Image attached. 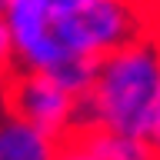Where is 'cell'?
<instances>
[{"instance_id": "obj_1", "label": "cell", "mask_w": 160, "mask_h": 160, "mask_svg": "<svg viewBox=\"0 0 160 160\" xmlns=\"http://www.w3.org/2000/svg\"><path fill=\"white\" fill-rule=\"evenodd\" d=\"M157 97H160V37L143 33L97 60L93 83L80 97V127L147 137Z\"/></svg>"}, {"instance_id": "obj_2", "label": "cell", "mask_w": 160, "mask_h": 160, "mask_svg": "<svg viewBox=\"0 0 160 160\" xmlns=\"http://www.w3.org/2000/svg\"><path fill=\"white\" fill-rule=\"evenodd\" d=\"M50 30L63 50L87 60H100L147 33L137 0H90L80 10L53 20Z\"/></svg>"}, {"instance_id": "obj_3", "label": "cell", "mask_w": 160, "mask_h": 160, "mask_svg": "<svg viewBox=\"0 0 160 160\" xmlns=\"http://www.w3.org/2000/svg\"><path fill=\"white\" fill-rule=\"evenodd\" d=\"M3 110L27 120L30 127L43 130L47 137L67 140L80 127V100L60 87L53 77L37 70H13V77L3 83Z\"/></svg>"}, {"instance_id": "obj_4", "label": "cell", "mask_w": 160, "mask_h": 160, "mask_svg": "<svg viewBox=\"0 0 160 160\" xmlns=\"http://www.w3.org/2000/svg\"><path fill=\"white\" fill-rule=\"evenodd\" d=\"M57 140L13 113H0V160H53Z\"/></svg>"}, {"instance_id": "obj_5", "label": "cell", "mask_w": 160, "mask_h": 160, "mask_svg": "<svg viewBox=\"0 0 160 160\" xmlns=\"http://www.w3.org/2000/svg\"><path fill=\"white\" fill-rule=\"evenodd\" d=\"M77 137L90 147L97 160H160V153L147 137H127V133L90 130V127H80Z\"/></svg>"}, {"instance_id": "obj_6", "label": "cell", "mask_w": 160, "mask_h": 160, "mask_svg": "<svg viewBox=\"0 0 160 160\" xmlns=\"http://www.w3.org/2000/svg\"><path fill=\"white\" fill-rule=\"evenodd\" d=\"M13 70H17V53H13V40L3 23V13H0V87L13 77Z\"/></svg>"}, {"instance_id": "obj_7", "label": "cell", "mask_w": 160, "mask_h": 160, "mask_svg": "<svg viewBox=\"0 0 160 160\" xmlns=\"http://www.w3.org/2000/svg\"><path fill=\"white\" fill-rule=\"evenodd\" d=\"M53 160H97V157H93L90 147L77 137V133H73V137H67V140H60V143H57Z\"/></svg>"}, {"instance_id": "obj_8", "label": "cell", "mask_w": 160, "mask_h": 160, "mask_svg": "<svg viewBox=\"0 0 160 160\" xmlns=\"http://www.w3.org/2000/svg\"><path fill=\"white\" fill-rule=\"evenodd\" d=\"M83 3H90V0H43V7L50 13V23L60 20V17H67V13H73V10H80Z\"/></svg>"}, {"instance_id": "obj_9", "label": "cell", "mask_w": 160, "mask_h": 160, "mask_svg": "<svg viewBox=\"0 0 160 160\" xmlns=\"http://www.w3.org/2000/svg\"><path fill=\"white\" fill-rule=\"evenodd\" d=\"M147 140L153 143V150L160 153V97H157V107H153V120H150V133Z\"/></svg>"}, {"instance_id": "obj_10", "label": "cell", "mask_w": 160, "mask_h": 160, "mask_svg": "<svg viewBox=\"0 0 160 160\" xmlns=\"http://www.w3.org/2000/svg\"><path fill=\"white\" fill-rule=\"evenodd\" d=\"M7 3H10V0H0V13H3V7H7Z\"/></svg>"}]
</instances>
